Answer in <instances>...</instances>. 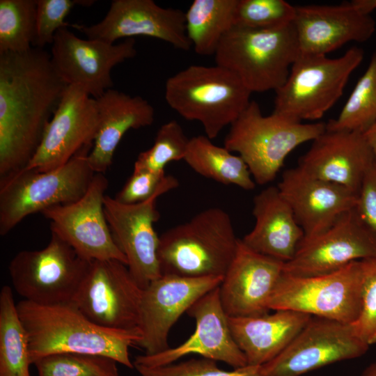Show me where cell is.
I'll list each match as a JSON object with an SVG mask.
<instances>
[{
	"label": "cell",
	"instance_id": "36",
	"mask_svg": "<svg viewBox=\"0 0 376 376\" xmlns=\"http://www.w3.org/2000/svg\"><path fill=\"white\" fill-rule=\"evenodd\" d=\"M140 376H262L261 366H246L232 370L221 369L217 361L191 359L159 366L134 365Z\"/></svg>",
	"mask_w": 376,
	"mask_h": 376
},
{
	"label": "cell",
	"instance_id": "29",
	"mask_svg": "<svg viewBox=\"0 0 376 376\" xmlns=\"http://www.w3.org/2000/svg\"><path fill=\"white\" fill-rule=\"evenodd\" d=\"M237 0H194L185 13L187 35L196 54L214 55L235 26Z\"/></svg>",
	"mask_w": 376,
	"mask_h": 376
},
{
	"label": "cell",
	"instance_id": "26",
	"mask_svg": "<svg viewBox=\"0 0 376 376\" xmlns=\"http://www.w3.org/2000/svg\"><path fill=\"white\" fill-rule=\"evenodd\" d=\"M255 225L242 239L252 250L287 263L304 237L293 212L277 187H269L253 198Z\"/></svg>",
	"mask_w": 376,
	"mask_h": 376
},
{
	"label": "cell",
	"instance_id": "31",
	"mask_svg": "<svg viewBox=\"0 0 376 376\" xmlns=\"http://www.w3.org/2000/svg\"><path fill=\"white\" fill-rule=\"evenodd\" d=\"M375 122L376 49L338 116L326 123V129L363 133Z\"/></svg>",
	"mask_w": 376,
	"mask_h": 376
},
{
	"label": "cell",
	"instance_id": "22",
	"mask_svg": "<svg viewBox=\"0 0 376 376\" xmlns=\"http://www.w3.org/2000/svg\"><path fill=\"white\" fill-rule=\"evenodd\" d=\"M277 187L291 207L305 238L322 233L355 207L358 194L315 178L298 166L285 170Z\"/></svg>",
	"mask_w": 376,
	"mask_h": 376
},
{
	"label": "cell",
	"instance_id": "9",
	"mask_svg": "<svg viewBox=\"0 0 376 376\" xmlns=\"http://www.w3.org/2000/svg\"><path fill=\"white\" fill-rule=\"evenodd\" d=\"M363 283L361 260L317 276H297L283 271L268 306L352 324L361 310Z\"/></svg>",
	"mask_w": 376,
	"mask_h": 376
},
{
	"label": "cell",
	"instance_id": "39",
	"mask_svg": "<svg viewBox=\"0 0 376 376\" xmlns=\"http://www.w3.org/2000/svg\"><path fill=\"white\" fill-rule=\"evenodd\" d=\"M363 283L362 306L352 324L355 334L366 344L376 343V258L362 260Z\"/></svg>",
	"mask_w": 376,
	"mask_h": 376
},
{
	"label": "cell",
	"instance_id": "4",
	"mask_svg": "<svg viewBox=\"0 0 376 376\" xmlns=\"http://www.w3.org/2000/svg\"><path fill=\"white\" fill-rule=\"evenodd\" d=\"M251 93L230 70L215 65H191L169 77L164 97L187 120L199 122L211 140L240 116Z\"/></svg>",
	"mask_w": 376,
	"mask_h": 376
},
{
	"label": "cell",
	"instance_id": "16",
	"mask_svg": "<svg viewBox=\"0 0 376 376\" xmlns=\"http://www.w3.org/2000/svg\"><path fill=\"white\" fill-rule=\"evenodd\" d=\"M222 276L199 278L164 274L143 290L138 346L151 355L169 348L168 336L179 318L203 295L220 285Z\"/></svg>",
	"mask_w": 376,
	"mask_h": 376
},
{
	"label": "cell",
	"instance_id": "2",
	"mask_svg": "<svg viewBox=\"0 0 376 376\" xmlns=\"http://www.w3.org/2000/svg\"><path fill=\"white\" fill-rule=\"evenodd\" d=\"M17 308L28 336L31 364L49 354L73 352L105 356L128 368H134L129 349L139 343V329L99 326L72 301L39 304L22 299Z\"/></svg>",
	"mask_w": 376,
	"mask_h": 376
},
{
	"label": "cell",
	"instance_id": "30",
	"mask_svg": "<svg viewBox=\"0 0 376 376\" xmlns=\"http://www.w3.org/2000/svg\"><path fill=\"white\" fill-rule=\"evenodd\" d=\"M29 338L11 288L0 292V376H31Z\"/></svg>",
	"mask_w": 376,
	"mask_h": 376
},
{
	"label": "cell",
	"instance_id": "38",
	"mask_svg": "<svg viewBox=\"0 0 376 376\" xmlns=\"http://www.w3.org/2000/svg\"><path fill=\"white\" fill-rule=\"evenodd\" d=\"M178 180L165 172L134 171L115 199L123 204L144 202L159 192L166 193L178 186Z\"/></svg>",
	"mask_w": 376,
	"mask_h": 376
},
{
	"label": "cell",
	"instance_id": "32",
	"mask_svg": "<svg viewBox=\"0 0 376 376\" xmlns=\"http://www.w3.org/2000/svg\"><path fill=\"white\" fill-rule=\"evenodd\" d=\"M37 0H0V54L33 48Z\"/></svg>",
	"mask_w": 376,
	"mask_h": 376
},
{
	"label": "cell",
	"instance_id": "28",
	"mask_svg": "<svg viewBox=\"0 0 376 376\" xmlns=\"http://www.w3.org/2000/svg\"><path fill=\"white\" fill-rule=\"evenodd\" d=\"M184 160L195 172L217 182L245 190L255 188L256 182L242 158L214 145L205 135L189 139Z\"/></svg>",
	"mask_w": 376,
	"mask_h": 376
},
{
	"label": "cell",
	"instance_id": "25",
	"mask_svg": "<svg viewBox=\"0 0 376 376\" xmlns=\"http://www.w3.org/2000/svg\"><path fill=\"white\" fill-rule=\"evenodd\" d=\"M99 125L88 162L96 173H104L111 165L115 150L130 130L151 125L155 109L143 97L109 89L95 98Z\"/></svg>",
	"mask_w": 376,
	"mask_h": 376
},
{
	"label": "cell",
	"instance_id": "5",
	"mask_svg": "<svg viewBox=\"0 0 376 376\" xmlns=\"http://www.w3.org/2000/svg\"><path fill=\"white\" fill-rule=\"evenodd\" d=\"M325 130L322 122L305 124L273 112L265 116L259 104L251 101L230 125L224 147L239 154L256 183L265 185L275 179L294 149Z\"/></svg>",
	"mask_w": 376,
	"mask_h": 376
},
{
	"label": "cell",
	"instance_id": "41",
	"mask_svg": "<svg viewBox=\"0 0 376 376\" xmlns=\"http://www.w3.org/2000/svg\"><path fill=\"white\" fill-rule=\"evenodd\" d=\"M349 3L359 13L366 16H370L376 9V0H352Z\"/></svg>",
	"mask_w": 376,
	"mask_h": 376
},
{
	"label": "cell",
	"instance_id": "7",
	"mask_svg": "<svg viewBox=\"0 0 376 376\" xmlns=\"http://www.w3.org/2000/svg\"><path fill=\"white\" fill-rule=\"evenodd\" d=\"M300 54L292 24L278 29L233 26L215 53L216 65L235 74L252 93L276 91Z\"/></svg>",
	"mask_w": 376,
	"mask_h": 376
},
{
	"label": "cell",
	"instance_id": "6",
	"mask_svg": "<svg viewBox=\"0 0 376 376\" xmlns=\"http://www.w3.org/2000/svg\"><path fill=\"white\" fill-rule=\"evenodd\" d=\"M87 146L63 166L51 171L24 169L0 178V235L3 236L30 214L81 198L95 172Z\"/></svg>",
	"mask_w": 376,
	"mask_h": 376
},
{
	"label": "cell",
	"instance_id": "35",
	"mask_svg": "<svg viewBox=\"0 0 376 376\" xmlns=\"http://www.w3.org/2000/svg\"><path fill=\"white\" fill-rule=\"evenodd\" d=\"M295 12L296 6L284 0H237L234 24L251 29H278L292 24Z\"/></svg>",
	"mask_w": 376,
	"mask_h": 376
},
{
	"label": "cell",
	"instance_id": "34",
	"mask_svg": "<svg viewBox=\"0 0 376 376\" xmlns=\"http://www.w3.org/2000/svg\"><path fill=\"white\" fill-rule=\"evenodd\" d=\"M189 141L178 121L173 120L163 124L157 132L152 146L138 155L134 170L165 172L169 162L184 160Z\"/></svg>",
	"mask_w": 376,
	"mask_h": 376
},
{
	"label": "cell",
	"instance_id": "3",
	"mask_svg": "<svg viewBox=\"0 0 376 376\" xmlns=\"http://www.w3.org/2000/svg\"><path fill=\"white\" fill-rule=\"evenodd\" d=\"M238 242L225 210L220 207L202 210L159 235L157 257L161 274L224 277Z\"/></svg>",
	"mask_w": 376,
	"mask_h": 376
},
{
	"label": "cell",
	"instance_id": "40",
	"mask_svg": "<svg viewBox=\"0 0 376 376\" xmlns=\"http://www.w3.org/2000/svg\"><path fill=\"white\" fill-rule=\"evenodd\" d=\"M355 210L361 221L376 237V161L363 180Z\"/></svg>",
	"mask_w": 376,
	"mask_h": 376
},
{
	"label": "cell",
	"instance_id": "14",
	"mask_svg": "<svg viewBox=\"0 0 376 376\" xmlns=\"http://www.w3.org/2000/svg\"><path fill=\"white\" fill-rule=\"evenodd\" d=\"M52 45L51 61L59 76L93 98L112 88V68L136 54L134 38L109 44L80 38L68 27L56 33Z\"/></svg>",
	"mask_w": 376,
	"mask_h": 376
},
{
	"label": "cell",
	"instance_id": "24",
	"mask_svg": "<svg viewBox=\"0 0 376 376\" xmlns=\"http://www.w3.org/2000/svg\"><path fill=\"white\" fill-rule=\"evenodd\" d=\"M292 25L300 54L326 56L347 42H366L376 28L371 16L359 13L349 3L297 6Z\"/></svg>",
	"mask_w": 376,
	"mask_h": 376
},
{
	"label": "cell",
	"instance_id": "13",
	"mask_svg": "<svg viewBox=\"0 0 376 376\" xmlns=\"http://www.w3.org/2000/svg\"><path fill=\"white\" fill-rule=\"evenodd\" d=\"M369 345L351 324L311 317L277 357L261 366L262 376H300L327 365L363 355Z\"/></svg>",
	"mask_w": 376,
	"mask_h": 376
},
{
	"label": "cell",
	"instance_id": "18",
	"mask_svg": "<svg viewBox=\"0 0 376 376\" xmlns=\"http://www.w3.org/2000/svg\"><path fill=\"white\" fill-rule=\"evenodd\" d=\"M98 125L95 98L79 86L68 85L25 169L47 171L63 166L82 149L93 145Z\"/></svg>",
	"mask_w": 376,
	"mask_h": 376
},
{
	"label": "cell",
	"instance_id": "21",
	"mask_svg": "<svg viewBox=\"0 0 376 376\" xmlns=\"http://www.w3.org/2000/svg\"><path fill=\"white\" fill-rule=\"evenodd\" d=\"M284 263L252 250L239 239L235 255L219 287L220 301L228 316L269 313V301Z\"/></svg>",
	"mask_w": 376,
	"mask_h": 376
},
{
	"label": "cell",
	"instance_id": "33",
	"mask_svg": "<svg viewBox=\"0 0 376 376\" xmlns=\"http://www.w3.org/2000/svg\"><path fill=\"white\" fill-rule=\"evenodd\" d=\"M117 363L105 356L63 352L41 357L33 365L38 376H120Z\"/></svg>",
	"mask_w": 376,
	"mask_h": 376
},
{
	"label": "cell",
	"instance_id": "11",
	"mask_svg": "<svg viewBox=\"0 0 376 376\" xmlns=\"http://www.w3.org/2000/svg\"><path fill=\"white\" fill-rule=\"evenodd\" d=\"M143 290L117 260H92L72 299L95 324L111 329H139Z\"/></svg>",
	"mask_w": 376,
	"mask_h": 376
},
{
	"label": "cell",
	"instance_id": "10",
	"mask_svg": "<svg viewBox=\"0 0 376 376\" xmlns=\"http://www.w3.org/2000/svg\"><path fill=\"white\" fill-rule=\"evenodd\" d=\"M91 262L51 233L45 248L18 252L8 271L15 290L24 300L53 304L72 300Z\"/></svg>",
	"mask_w": 376,
	"mask_h": 376
},
{
	"label": "cell",
	"instance_id": "23",
	"mask_svg": "<svg viewBox=\"0 0 376 376\" xmlns=\"http://www.w3.org/2000/svg\"><path fill=\"white\" fill-rule=\"evenodd\" d=\"M375 161L363 133L326 129L299 158L297 166L315 178L358 194Z\"/></svg>",
	"mask_w": 376,
	"mask_h": 376
},
{
	"label": "cell",
	"instance_id": "1",
	"mask_svg": "<svg viewBox=\"0 0 376 376\" xmlns=\"http://www.w3.org/2000/svg\"><path fill=\"white\" fill-rule=\"evenodd\" d=\"M68 86L43 49L0 54V178L29 164Z\"/></svg>",
	"mask_w": 376,
	"mask_h": 376
},
{
	"label": "cell",
	"instance_id": "43",
	"mask_svg": "<svg viewBox=\"0 0 376 376\" xmlns=\"http://www.w3.org/2000/svg\"><path fill=\"white\" fill-rule=\"evenodd\" d=\"M361 376H376V361L363 371Z\"/></svg>",
	"mask_w": 376,
	"mask_h": 376
},
{
	"label": "cell",
	"instance_id": "37",
	"mask_svg": "<svg viewBox=\"0 0 376 376\" xmlns=\"http://www.w3.org/2000/svg\"><path fill=\"white\" fill-rule=\"evenodd\" d=\"M88 0H37L36 36L33 47L52 45L56 33L70 24L65 22L75 6H90Z\"/></svg>",
	"mask_w": 376,
	"mask_h": 376
},
{
	"label": "cell",
	"instance_id": "42",
	"mask_svg": "<svg viewBox=\"0 0 376 376\" xmlns=\"http://www.w3.org/2000/svg\"><path fill=\"white\" fill-rule=\"evenodd\" d=\"M376 160V122L363 133Z\"/></svg>",
	"mask_w": 376,
	"mask_h": 376
},
{
	"label": "cell",
	"instance_id": "15",
	"mask_svg": "<svg viewBox=\"0 0 376 376\" xmlns=\"http://www.w3.org/2000/svg\"><path fill=\"white\" fill-rule=\"evenodd\" d=\"M370 258H376V237L354 207L322 233L304 237L293 258L284 263L283 272L297 276H317Z\"/></svg>",
	"mask_w": 376,
	"mask_h": 376
},
{
	"label": "cell",
	"instance_id": "20",
	"mask_svg": "<svg viewBox=\"0 0 376 376\" xmlns=\"http://www.w3.org/2000/svg\"><path fill=\"white\" fill-rule=\"evenodd\" d=\"M219 287L200 297L187 311L196 322L195 331L187 340L174 348L169 347L155 354L136 356L134 365L164 366L174 363L185 355L196 354L226 363L233 369L247 366L244 353L233 337L228 316L220 301Z\"/></svg>",
	"mask_w": 376,
	"mask_h": 376
},
{
	"label": "cell",
	"instance_id": "19",
	"mask_svg": "<svg viewBox=\"0 0 376 376\" xmlns=\"http://www.w3.org/2000/svg\"><path fill=\"white\" fill-rule=\"evenodd\" d=\"M159 192L136 204H123L108 195L104 199L105 217L113 239L127 259L129 272L143 290L162 276L157 249L159 237L154 224L159 218L156 208Z\"/></svg>",
	"mask_w": 376,
	"mask_h": 376
},
{
	"label": "cell",
	"instance_id": "12",
	"mask_svg": "<svg viewBox=\"0 0 376 376\" xmlns=\"http://www.w3.org/2000/svg\"><path fill=\"white\" fill-rule=\"evenodd\" d=\"M109 181L95 173L87 191L75 202L51 207L41 214L50 221L51 233L89 261L127 259L116 246L104 210Z\"/></svg>",
	"mask_w": 376,
	"mask_h": 376
},
{
	"label": "cell",
	"instance_id": "27",
	"mask_svg": "<svg viewBox=\"0 0 376 376\" xmlns=\"http://www.w3.org/2000/svg\"><path fill=\"white\" fill-rule=\"evenodd\" d=\"M311 317L291 310H276L259 316H228V323L247 365L263 366L282 352Z\"/></svg>",
	"mask_w": 376,
	"mask_h": 376
},
{
	"label": "cell",
	"instance_id": "8",
	"mask_svg": "<svg viewBox=\"0 0 376 376\" xmlns=\"http://www.w3.org/2000/svg\"><path fill=\"white\" fill-rule=\"evenodd\" d=\"M363 56L355 46L334 58L299 54L286 81L275 91L273 113L298 122L320 119L340 99Z\"/></svg>",
	"mask_w": 376,
	"mask_h": 376
},
{
	"label": "cell",
	"instance_id": "17",
	"mask_svg": "<svg viewBox=\"0 0 376 376\" xmlns=\"http://www.w3.org/2000/svg\"><path fill=\"white\" fill-rule=\"evenodd\" d=\"M71 26L88 39L109 44L123 38L146 36L161 40L183 51L191 47L186 32L185 13L159 6L152 0H113L100 22Z\"/></svg>",
	"mask_w": 376,
	"mask_h": 376
}]
</instances>
